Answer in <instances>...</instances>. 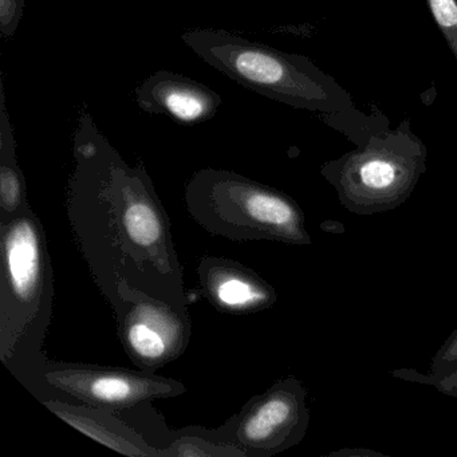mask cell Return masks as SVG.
<instances>
[{"label": "cell", "mask_w": 457, "mask_h": 457, "mask_svg": "<svg viewBox=\"0 0 457 457\" xmlns=\"http://www.w3.org/2000/svg\"><path fill=\"white\" fill-rule=\"evenodd\" d=\"M66 216L77 247L104 298L119 304V286L175 306L194 299L173 240L172 223L143 164H128L82 111L73 138Z\"/></svg>", "instance_id": "6da1fadb"}, {"label": "cell", "mask_w": 457, "mask_h": 457, "mask_svg": "<svg viewBox=\"0 0 457 457\" xmlns=\"http://www.w3.org/2000/svg\"><path fill=\"white\" fill-rule=\"evenodd\" d=\"M0 361L22 382L47 358L54 314V270L46 232L33 208L0 221Z\"/></svg>", "instance_id": "7a4b0ae2"}, {"label": "cell", "mask_w": 457, "mask_h": 457, "mask_svg": "<svg viewBox=\"0 0 457 457\" xmlns=\"http://www.w3.org/2000/svg\"><path fill=\"white\" fill-rule=\"evenodd\" d=\"M189 215L208 234L232 242L310 245L306 216L285 192L232 170L204 168L186 186Z\"/></svg>", "instance_id": "3957f363"}, {"label": "cell", "mask_w": 457, "mask_h": 457, "mask_svg": "<svg viewBox=\"0 0 457 457\" xmlns=\"http://www.w3.org/2000/svg\"><path fill=\"white\" fill-rule=\"evenodd\" d=\"M181 39L208 65L264 97L307 109L330 98L325 79L298 55L212 29L187 31Z\"/></svg>", "instance_id": "277c9868"}, {"label": "cell", "mask_w": 457, "mask_h": 457, "mask_svg": "<svg viewBox=\"0 0 457 457\" xmlns=\"http://www.w3.org/2000/svg\"><path fill=\"white\" fill-rule=\"evenodd\" d=\"M427 151L411 133L377 136L362 148L322 168L339 203L354 215L389 212L413 194L425 172Z\"/></svg>", "instance_id": "5b68a950"}, {"label": "cell", "mask_w": 457, "mask_h": 457, "mask_svg": "<svg viewBox=\"0 0 457 457\" xmlns=\"http://www.w3.org/2000/svg\"><path fill=\"white\" fill-rule=\"evenodd\" d=\"M21 384L39 401L58 398L113 411L187 393L183 382L159 376L156 371L66 362L49 357Z\"/></svg>", "instance_id": "8992f818"}, {"label": "cell", "mask_w": 457, "mask_h": 457, "mask_svg": "<svg viewBox=\"0 0 457 457\" xmlns=\"http://www.w3.org/2000/svg\"><path fill=\"white\" fill-rule=\"evenodd\" d=\"M113 312L120 342L137 368L157 371L188 349L194 328L188 307L175 306L121 282Z\"/></svg>", "instance_id": "52a82bcc"}, {"label": "cell", "mask_w": 457, "mask_h": 457, "mask_svg": "<svg viewBox=\"0 0 457 457\" xmlns=\"http://www.w3.org/2000/svg\"><path fill=\"white\" fill-rule=\"evenodd\" d=\"M232 419L231 444L247 457H271L298 445L310 424L307 389L295 377L253 395Z\"/></svg>", "instance_id": "ba28073f"}, {"label": "cell", "mask_w": 457, "mask_h": 457, "mask_svg": "<svg viewBox=\"0 0 457 457\" xmlns=\"http://www.w3.org/2000/svg\"><path fill=\"white\" fill-rule=\"evenodd\" d=\"M116 413L156 448L160 457H247L245 451L231 444V417L219 428L191 425L173 429L152 400Z\"/></svg>", "instance_id": "9c48e42d"}, {"label": "cell", "mask_w": 457, "mask_h": 457, "mask_svg": "<svg viewBox=\"0 0 457 457\" xmlns=\"http://www.w3.org/2000/svg\"><path fill=\"white\" fill-rule=\"evenodd\" d=\"M203 298L223 314H255L278 302L275 288L250 267L219 256H203L197 266Z\"/></svg>", "instance_id": "30bf717a"}, {"label": "cell", "mask_w": 457, "mask_h": 457, "mask_svg": "<svg viewBox=\"0 0 457 457\" xmlns=\"http://www.w3.org/2000/svg\"><path fill=\"white\" fill-rule=\"evenodd\" d=\"M136 101L146 113L162 114L188 127L212 119L223 104L205 85L165 71L152 74L136 89Z\"/></svg>", "instance_id": "8fae6325"}, {"label": "cell", "mask_w": 457, "mask_h": 457, "mask_svg": "<svg viewBox=\"0 0 457 457\" xmlns=\"http://www.w3.org/2000/svg\"><path fill=\"white\" fill-rule=\"evenodd\" d=\"M53 414L101 445L130 457H160V452L125 422L116 411L69 403L58 398L41 401Z\"/></svg>", "instance_id": "7c38bea8"}, {"label": "cell", "mask_w": 457, "mask_h": 457, "mask_svg": "<svg viewBox=\"0 0 457 457\" xmlns=\"http://www.w3.org/2000/svg\"><path fill=\"white\" fill-rule=\"evenodd\" d=\"M14 130L0 81V221H7L30 207L25 175L17 160Z\"/></svg>", "instance_id": "4fadbf2b"}, {"label": "cell", "mask_w": 457, "mask_h": 457, "mask_svg": "<svg viewBox=\"0 0 457 457\" xmlns=\"http://www.w3.org/2000/svg\"><path fill=\"white\" fill-rule=\"evenodd\" d=\"M436 23L457 61V0H427Z\"/></svg>", "instance_id": "5bb4252c"}, {"label": "cell", "mask_w": 457, "mask_h": 457, "mask_svg": "<svg viewBox=\"0 0 457 457\" xmlns=\"http://www.w3.org/2000/svg\"><path fill=\"white\" fill-rule=\"evenodd\" d=\"M392 376L405 379V381L428 385V386L435 387L443 395L457 398V371L436 376L432 373L421 374L414 369H400V370H393Z\"/></svg>", "instance_id": "9a60e30c"}, {"label": "cell", "mask_w": 457, "mask_h": 457, "mask_svg": "<svg viewBox=\"0 0 457 457\" xmlns=\"http://www.w3.org/2000/svg\"><path fill=\"white\" fill-rule=\"evenodd\" d=\"M452 371H457V328L441 345L430 366V373L436 376H443Z\"/></svg>", "instance_id": "2e32d148"}, {"label": "cell", "mask_w": 457, "mask_h": 457, "mask_svg": "<svg viewBox=\"0 0 457 457\" xmlns=\"http://www.w3.org/2000/svg\"><path fill=\"white\" fill-rule=\"evenodd\" d=\"M25 0H0V33L12 38L22 21Z\"/></svg>", "instance_id": "e0dca14e"}]
</instances>
